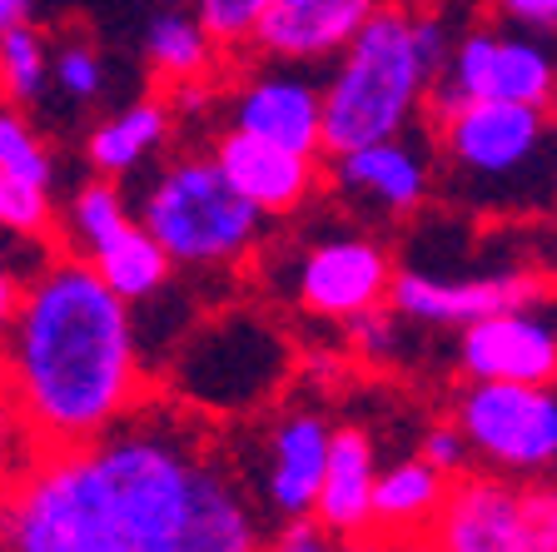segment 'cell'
<instances>
[{
    "label": "cell",
    "instance_id": "cell-8",
    "mask_svg": "<svg viewBox=\"0 0 557 552\" xmlns=\"http://www.w3.org/2000/svg\"><path fill=\"white\" fill-rule=\"evenodd\" d=\"M394 259L373 234H324L294 265V299L313 319H359L388 304L394 294Z\"/></svg>",
    "mask_w": 557,
    "mask_h": 552
},
{
    "label": "cell",
    "instance_id": "cell-7",
    "mask_svg": "<svg viewBox=\"0 0 557 552\" xmlns=\"http://www.w3.org/2000/svg\"><path fill=\"white\" fill-rule=\"evenodd\" d=\"M438 120L448 164L473 184H512L547 145V110L512 100H458Z\"/></svg>",
    "mask_w": 557,
    "mask_h": 552
},
{
    "label": "cell",
    "instance_id": "cell-5",
    "mask_svg": "<svg viewBox=\"0 0 557 552\" xmlns=\"http://www.w3.org/2000/svg\"><path fill=\"white\" fill-rule=\"evenodd\" d=\"M458 100H512L547 110L557 100V60L537 35L512 25H473L453 40L448 70L429 90V110L443 115Z\"/></svg>",
    "mask_w": 557,
    "mask_h": 552
},
{
    "label": "cell",
    "instance_id": "cell-25",
    "mask_svg": "<svg viewBox=\"0 0 557 552\" xmlns=\"http://www.w3.org/2000/svg\"><path fill=\"white\" fill-rule=\"evenodd\" d=\"M55 224L60 209L50 199V184L0 174V230H11L15 240H46L55 234Z\"/></svg>",
    "mask_w": 557,
    "mask_h": 552
},
{
    "label": "cell",
    "instance_id": "cell-34",
    "mask_svg": "<svg viewBox=\"0 0 557 552\" xmlns=\"http://www.w3.org/2000/svg\"><path fill=\"white\" fill-rule=\"evenodd\" d=\"M30 5H35V0H0V30H11V25L30 21Z\"/></svg>",
    "mask_w": 557,
    "mask_h": 552
},
{
    "label": "cell",
    "instance_id": "cell-4",
    "mask_svg": "<svg viewBox=\"0 0 557 552\" xmlns=\"http://www.w3.org/2000/svg\"><path fill=\"white\" fill-rule=\"evenodd\" d=\"M453 424L487 473L533 483L557 468V383H463Z\"/></svg>",
    "mask_w": 557,
    "mask_h": 552
},
{
    "label": "cell",
    "instance_id": "cell-1",
    "mask_svg": "<svg viewBox=\"0 0 557 552\" xmlns=\"http://www.w3.org/2000/svg\"><path fill=\"white\" fill-rule=\"evenodd\" d=\"M0 379L35 449L95 443L150 403L135 339V304L120 299L81 254H50L0 334Z\"/></svg>",
    "mask_w": 557,
    "mask_h": 552
},
{
    "label": "cell",
    "instance_id": "cell-24",
    "mask_svg": "<svg viewBox=\"0 0 557 552\" xmlns=\"http://www.w3.org/2000/svg\"><path fill=\"white\" fill-rule=\"evenodd\" d=\"M0 174L35 184H55V155H50L46 135L25 120L21 105L0 100Z\"/></svg>",
    "mask_w": 557,
    "mask_h": 552
},
{
    "label": "cell",
    "instance_id": "cell-27",
    "mask_svg": "<svg viewBox=\"0 0 557 552\" xmlns=\"http://www.w3.org/2000/svg\"><path fill=\"white\" fill-rule=\"evenodd\" d=\"M274 11V0H195V15L220 50H234V46H255L259 25L264 15Z\"/></svg>",
    "mask_w": 557,
    "mask_h": 552
},
{
    "label": "cell",
    "instance_id": "cell-9",
    "mask_svg": "<svg viewBox=\"0 0 557 552\" xmlns=\"http://www.w3.org/2000/svg\"><path fill=\"white\" fill-rule=\"evenodd\" d=\"M458 368L468 383H557V314L533 299L463 323Z\"/></svg>",
    "mask_w": 557,
    "mask_h": 552
},
{
    "label": "cell",
    "instance_id": "cell-32",
    "mask_svg": "<svg viewBox=\"0 0 557 552\" xmlns=\"http://www.w3.org/2000/svg\"><path fill=\"white\" fill-rule=\"evenodd\" d=\"M493 15L522 35H557V0H493Z\"/></svg>",
    "mask_w": 557,
    "mask_h": 552
},
{
    "label": "cell",
    "instance_id": "cell-19",
    "mask_svg": "<svg viewBox=\"0 0 557 552\" xmlns=\"http://www.w3.org/2000/svg\"><path fill=\"white\" fill-rule=\"evenodd\" d=\"M174 130V100L150 95V100L125 105L120 115L100 120L85 139V160L95 174H110V180H125L139 164L150 160L154 150H164V139Z\"/></svg>",
    "mask_w": 557,
    "mask_h": 552
},
{
    "label": "cell",
    "instance_id": "cell-14",
    "mask_svg": "<svg viewBox=\"0 0 557 552\" xmlns=\"http://www.w3.org/2000/svg\"><path fill=\"white\" fill-rule=\"evenodd\" d=\"M209 155H214L220 170L234 180V189L269 219L299 214V209L319 195V184H324L319 155H299V150H289V145L244 135V130H230V125L214 135V150Z\"/></svg>",
    "mask_w": 557,
    "mask_h": 552
},
{
    "label": "cell",
    "instance_id": "cell-12",
    "mask_svg": "<svg viewBox=\"0 0 557 552\" xmlns=\"http://www.w3.org/2000/svg\"><path fill=\"white\" fill-rule=\"evenodd\" d=\"M429 548L433 552H533L528 513H522V483L487 468L453 478Z\"/></svg>",
    "mask_w": 557,
    "mask_h": 552
},
{
    "label": "cell",
    "instance_id": "cell-18",
    "mask_svg": "<svg viewBox=\"0 0 557 552\" xmlns=\"http://www.w3.org/2000/svg\"><path fill=\"white\" fill-rule=\"evenodd\" d=\"M379 453H373L369 428L348 424L334 428V449H329L324 488L313 503V518L324 523L338 542L369 538L373 528V488H379Z\"/></svg>",
    "mask_w": 557,
    "mask_h": 552
},
{
    "label": "cell",
    "instance_id": "cell-2",
    "mask_svg": "<svg viewBox=\"0 0 557 552\" xmlns=\"http://www.w3.org/2000/svg\"><path fill=\"white\" fill-rule=\"evenodd\" d=\"M433 81L438 75L418 56L413 5L383 0L363 30L334 56L324 81V155L408 135L418 110H429Z\"/></svg>",
    "mask_w": 557,
    "mask_h": 552
},
{
    "label": "cell",
    "instance_id": "cell-11",
    "mask_svg": "<svg viewBox=\"0 0 557 552\" xmlns=\"http://www.w3.org/2000/svg\"><path fill=\"white\" fill-rule=\"evenodd\" d=\"M230 130L289 145L299 155H324V85H313L299 65L269 60L230 95Z\"/></svg>",
    "mask_w": 557,
    "mask_h": 552
},
{
    "label": "cell",
    "instance_id": "cell-35",
    "mask_svg": "<svg viewBox=\"0 0 557 552\" xmlns=\"http://www.w3.org/2000/svg\"><path fill=\"white\" fill-rule=\"evenodd\" d=\"M0 523H5V483H0Z\"/></svg>",
    "mask_w": 557,
    "mask_h": 552
},
{
    "label": "cell",
    "instance_id": "cell-17",
    "mask_svg": "<svg viewBox=\"0 0 557 552\" xmlns=\"http://www.w3.org/2000/svg\"><path fill=\"white\" fill-rule=\"evenodd\" d=\"M448 488H453V478L443 468H433L423 453L398 458L394 468L379 473L369 538H379L388 552L423 548L433 538V523H438L443 503H448Z\"/></svg>",
    "mask_w": 557,
    "mask_h": 552
},
{
    "label": "cell",
    "instance_id": "cell-28",
    "mask_svg": "<svg viewBox=\"0 0 557 552\" xmlns=\"http://www.w3.org/2000/svg\"><path fill=\"white\" fill-rule=\"evenodd\" d=\"M35 453L40 449H35V438H30V428H25V418H21V408H15L5 379H0V483H11Z\"/></svg>",
    "mask_w": 557,
    "mask_h": 552
},
{
    "label": "cell",
    "instance_id": "cell-33",
    "mask_svg": "<svg viewBox=\"0 0 557 552\" xmlns=\"http://www.w3.org/2000/svg\"><path fill=\"white\" fill-rule=\"evenodd\" d=\"M21 299H25V279L15 274L5 259H0V334L11 329V319H15V309H21Z\"/></svg>",
    "mask_w": 557,
    "mask_h": 552
},
{
    "label": "cell",
    "instance_id": "cell-13",
    "mask_svg": "<svg viewBox=\"0 0 557 552\" xmlns=\"http://www.w3.org/2000/svg\"><path fill=\"white\" fill-rule=\"evenodd\" d=\"M329 184L338 189L348 209H363V214L379 219H404L413 209H423L433 189V170L423 145H413L408 135L394 139H373L359 150L329 155Z\"/></svg>",
    "mask_w": 557,
    "mask_h": 552
},
{
    "label": "cell",
    "instance_id": "cell-21",
    "mask_svg": "<svg viewBox=\"0 0 557 552\" xmlns=\"http://www.w3.org/2000/svg\"><path fill=\"white\" fill-rule=\"evenodd\" d=\"M90 265L100 269L104 284L115 289L120 299H129V304L160 299L164 289H170V274L180 269L170 254H164V244L154 240L139 219H129L120 234H110V240L90 254Z\"/></svg>",
    "mask_w": 557,
    "mask_h": 552
},
{
    "label": "cell",
    "instance_id": "cell-23",
    "mask_svg": "<svg viewBox=\"0 0 557 552\" xmlns=\"http://www.w3.org/2000/svg\"><path fill=\"white\" fill-rule=\"evenodd\" d=\"M50 90V40L30 21L0 30V100L35 105Z\"/></svg>",
    "mask_w": 557,
    "mask_h": 552
},
{
    "label": "cell",
    "instance_id": "cell-16",
    "mask_svg": "<svg viewBox=\"0 0 557 552\" xmlns=\"http://www.w3.org/2000/svg\"><path fill=\"white\" fill-rule=\"evenodd\" d=\"M379 5L383 0H274V11L264 15L255 46L264 60L319 65V60L338 56Z\"/></svg>",
    "mask_w": 557,
    "mask_h": 552
},
{
    "label": "cell",
    "instance_id": "cell-15",
    "mask_svg": "<svg viewBox=\"0 0 557 552\" xmlns=\"http://www.w3.org/2000/svg\"><path fill=\"white\" fill-rule=\"evenodd\" d=\"M537 284L528 274H478V279H448V274H429V269H398L394 274V304L398 319L413 323H473L487 319L498 309H518L533 304Z\"/></svg>",
    "mask_w": 557,
    "mask_h": 552
},
{
    "label": "cell",
    "instance_id": "cell-3",
    "mask_svg": "<svg viewBox=\"0 0 557 552\" xmlns=\"http://www.w3.org/2000/svg\"><path fill=\"white\" fill-rule=\"evenodd\" d=\"M139 224L180 269H234L259 249L269 214L234 189L214 155H180L150 180Z\"/></svg>",
    "mask_w": 557,
    "mask_h": 552
},
{
    "label": "cell",
    "instance_id": "cell-20",
    "mask_svg": "<svg viewBox=\"0 0 557 552\" xmlns=\"http://www.w3.org/2000/svg\"><path fill=\"white\" fill-rule=\"evenodd\" d=\"M145 60L164 81V90H199V85L220 70V46L214 35L199 25V15L164 11L145 25Z\"/></svg>",
    "mask_w": 557,
    "mask_h": 552
},
{
    "label": "cell",
    "instance_id": "cell-30",
    "mask_svg": "<svg viewBox=\"0 0 557 552\" xmlns=\"http://www.w3.org/2000/svg\"><path fill=\"white\" fill-rule=\"evenodd\" d=\"M418 453L433 463V468H443L448 478H463L468 473V463H478L473 458V449H468V438H463V428L453 424H433L429 433H423V443H418Z\"/></svg>",
    "mask_w": 557,
    "mask_h": 552
},
{
    "label": "cell",
    "instance_id": "cell-6",
    "mask_svg": "<svg viewBox=\"0 0 557 552\" xmlns=\"http://www.w3.org/2000/svg\"><path fill=\"white\" fill-rule=\"evenodd\" d=\"M284 373V344L259 319H220L189 334L180 354L189 408H249Z\"/></svg>",
    "mask_w": 557,
    "mask_h": 552
},
{
    "label": "cell",
    "instance_id": "cell-22",
    "mask_svg": "<svg viewBox=\"0 0 557 552\" xmlns=\"http://www.w3.org/2000/svg\"><path fill=\"white\" fill-rule=\"evenodd\" d=\"M129 219L135 214H129V199H125V189H120V180L95 174V180H85L81 189L70 195L65 214H60V240H65V254L90 259L110 234L125 230Z\"/></svg>",
    "mask_w": 557,
    "mask_h": 552
},
{
    "label": "cell",
    "instance_id": "cell-10",
    "mask_svg": "<svg viewBox=\"0 0 557 552\" xmlns=\"http://www.w3.org/2000/svg\"><path fill=\"white\" fill-rule=\"evenodd\" d=\"M329 449H334V424L313 408H294V414L274 418L259 443V468L255 488L264 513H274L278 523L289 518H313L319 488H324Z\"/></svg>",
    "mask_w": 557,
    "mask_h": 552
},
{
    "label": "cell",
    "instance_id": "cell-36",
    "mask_svg": "<svg viewBox=\"0 0 557 552\" xmlns=\"http://www.w3.org/2000/svg\"><path fill=\"white\" fill-rule=\"evenodd\" d=\"M404 552H433V548H429V542H423V548H404Z\"/></svg>",
    "mask_w": 557,
    "mask_h": 552
},
{
    "label": "cell",
    "instance_id": "cell-29",
    "mask_svg": "<svg viewBox=\"0 0 557 552\" xmlns=\"http://www.w3.org/2000/svg\"><path fill=\"white\" fill-rule=\"evenodd\" d=\"M348 339H354V348H359L369 364H394L398 348H404L394 314L383 309V304L369 309V314H359V319H348Z\"/></svg>",
    "mask_w": 557,
    "mask_h": 552
},
{
    "label": "cell",
    "instance_id": "cell-31",
    "mask_svg": "<svg viewBox=\"0 0 557 552\" xmlns=\"http://www.w3.org/2000/svg\"><path fill=\"white\" fill-rule=\"evenodd\" d=\"M259 552H338V538L319 518H289L278 523L274 538H264Z\"/></svg>",
    "mask_w": 557,
    "mask_h": 552
},
{
    "label": "cell",
    "instance_id": "cell-26",
    "mask_svg": "<svg viewBox=\"0 0 557 552\" xmlns=\"http://www.w3.org/2000/svg\"><path fill=\"white\" fill-rule=\"evenodd\" d=\"M50 85L65 95L70 105H90L104 95V56L85 40V35H70L50 50Z\"/></svg>",
    "mask_w": 557,
    "mask_h": 552
}]
</instances>
